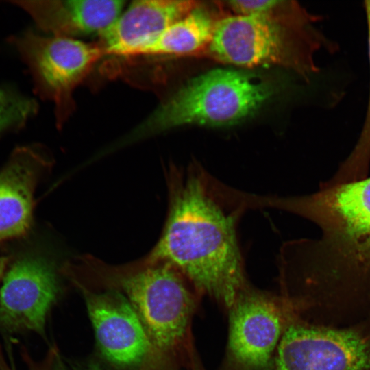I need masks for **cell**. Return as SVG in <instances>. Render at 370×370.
Returning <instances> with one entry per match:
<instances>
[{"instance_id": "1", "label": "cell", "mask_w": 370, "mask_h": 370, "mask_svg": "<svg viewBox=\"0 0 370 370\" xmlns=\"http://www.w3.org/2000/svg\"><path fill=\"white\" fill-rule=\"evenodd\" d=\"M170 194L166 223L149 262L173 267L230 308L247 286L235 229L240 213L225 211L201 170L173 177Z\"/></svg>"}, {"instance_id": "2", "label": "cell", "mask_w": 370, "mask_h": 370, "mask_svg": "<svg viewBox=\"0 0 370 370\" xmlns=\"http://www.w3.org/2000/svg\"><path fill=\"white\" fill-rule=\"evenodd\" d=\"M266 206L301 216L321 230L319 238L287 245L288 261L337 273H370V177L321 186L303 196L268 197Z\"/></svg>"}, {"instance_id": "3", "label": "cell", "mask_w": 370, "mask_h": 370, "mask_svg": "<svg viewBox=\"0 0 370 370\" xmlns=\"http://www.w3.org/2000/svg\"><path fill=\"white\" fill-rule=\"evenodd\" d=\"M307 11L286 17L229 15L218 20L206 49L221 62L244 68L282 65L305 79L319 72L314 54L333 45Z\"/></svg>"}, {"instance_id": "4", "label": "cell", "mask_w": 370, "mask_h": 370, "mask_svg": "<svg viewBox=\"0 0 370 370\" xmlns=\"http://www.w3.org/2000/svg\"><path fill=\"white\" fill-rule=\"evenodd\" d=\"M274 90L271 81L254 73L227 69L211 70L177 90L121 144L187 125H233L253 114Z\"/></svg>"}, {"instance_id": "5", "label": "cell", "mask_w": 370, "mask_h": 370, "mask_svg": "<svg viewBox=\"0 0 370 370\" xmlns=\"http://www.w3.org/2000/svg\"><path fill=\"white\" fill-rule=\"evenodd\" d=\"M119 287L148 337L147 360L164 364L184 345L194 308L193 296L180 273L159 263L121 278Z\"/></svg>"}, {"instance_id": "6", "label": "cell", "mask_w": 370, "mask_h": 370, "mask_svg": "<svg viewBox=\"0 0 370 370\" xmlns=\"http://www.w3.org/2000/svg\"><path fill=\"white\" fill-rule=\"evenodd\" d=\"M13 43L27 64L37 88L56 105L59 120L71 106V95L94 65L105 56L98 43L26 32Z\"/></svg>"}, {"instance_id": "7", "label": "cell", "mask_w": 370, "mask_h": 370, "mask_svg": "<svg viewBox=\"0 0 370 370\" xmlns=\"http://www.w3.org/2000/svg\"><path fill=\"white\" fill-rule=\"evenodd\" d=\"M227 359L235 370L273 369L286 325L277 299L246 286L231 306Z\"/></svg>"}, {"instance_id": "8", "label": "cell", "mask_w": 370, "mask_h": 370, "mask_svg": "<svg viewBox=\"0 0 370 370\" xmlns=\"http://www.w3.org/2000/svg\"><path fill=\"white\" fill-rule=\"evenodd\" d=\"M370 362L365 343L352 332L286 325L273 370H363Z\"/></svg>"}, {"instance_id": "9", "label": "cell", "mask_w": 370, "mask_h": 370, "mask_svg": "<svg viewBox=\"0 0 370 370\" xmlns=\"http://www.w3.org/2000/svg\"><path fill=\"white\" fill-rule=\"evenodd\" d=\"M58 292V280L50 262L33 256L18 260L0 288V328L10 332L42 333Z\"/></svg>"}, {"instance_id": "10", "label": "cell", "mask_w": 370, "mask_h": 370, "mask_svg": "<svg viewBox=\"0 0 370 370\" xmlns=\"http://www.w3.org/2000/svg\"><path fill=\"white\" fill-rule=\"evenodd\" d=\"M86 308L103 356L119 367L146 361L150 349L148 337L134 308L122 293L84 291Z\"/></svg>"}, {"instance_id": "11", "label": "cell", "mask_w": 370, "mask_h": 370, "mask_svg": "<svg viewBox=\"0 0 370 370\" xmlns=\"http://www.w3.org/2000/svg\"><path fill=\"white\" fill-rule=\"evenodd\" d=\"M199 2L183 0L133 1L105 30L98 44L106 56L135 57L166 28Z\"/></svg>"}, {"instance_id": "12", "label": "cell", "mask_w": 370, "mask_h": 370, "mask_svg": "<svg viewBox=\"0 0 370 370\" xmlns=\"http://www.w3.org/2000/svg\"><path fill=\"white\" fill-rule=\"evenodd\" d=\"M50 36L75 37L101 34L121 14L122 0L13 1Z\"/></svg>"}, {"instance_id": "13", "label": "cell", "mask_w": 370, "mask_h": 370, "mask_svg": "<svg viewBox=\"0 0 370 370\" xmlns=\"http://www.w3.org/2000/svg\"><path fill=\"white\" fill-rule=\"evenodd\" d=\"M43 159L31 148L17 149L0 172V243L29 228L34 191Z\"/></svg>"}, {"instance_id": "14", "label": "cell", "mask_w": 370, "mask_h": 370, "mask_svg": "<svg viewBox=\"0 0 370 370\" xmlns=\"http://www.w3.org/2000/svg\"><path fill=\"white\" fill-rule=\"evenodd\" d=\"M219 19L200 3L144 47L137 56H180L207 49Z\"/></svg>"}, {"instance_id": "15", "label": "cell", "mask_w": 370, "mask_h": 370, "mask_svg": "<svg viewBox=\"0 0 370 370\" xmlns=\"http://www.w3.org/2000/svg\"><path fill=\"white\" fill-rule=\"evenodd\" d=\"M367 25L368 56L369 62V86L367 106L358 138L347 158L340 165L334 175L322 183L330 186L358 181L367 177L370 165V1H364Z\"/></svg>"}, {"instance_id": "16", "label": "cell", "mask_w": 370, "mask_h": 370, "mask_svg": "<svg viewBox=\"0 0 370 370\" xmlns=\"http://www.w3.org/2000/svg\"><path fill=\"white\" fill-rule=\"evenodd\" d=\"M36 110V104L33 100L0 89V132L22 125Z\"/></svg>"}, {"instance_id": "17", "label": "cell", "mask_w": 370, "mask_h": 370, "mask_svg": "<svg viewBox=\"0 0 370 370\" xmlns=\"http://www.w3.org/2000/svg\"><path fill=\"white\" fill-rule=\"evenodd\" d=\"M284 1H230L228 7L238 15L272 16L282 7Z\"/></svg>"}, {"instance_id": "18", "label": "cell", "mask_w": 370, "mask_h": 370, "mask_svg": "<svg viewBox=\"0 0 370 370\" xmlns=\"http://www.w3.org/2000/svg\"><path fill=\"white\" fill-rule=\"evenodd\" d=\"M29 365V370H44L43 368L41 369V367H37V366H33L32 364V362L30 360H27ZM0 370H16V369L12 366L10 365L5 357L3 356V354L1 352V348L0 346Z\"/></svg>"}, {"instance_id": "19", "label": "cell", "mask_w": 370, "mask_h": 370, "mask_svg": "<svg viewBox=\"0 0 370 370\" xmlns=\"http://www.w3.org/2000/svg\"><path fill=\"white\" fill-rule=\"evenodd\" d=\"M8 260L7 257L0 256V279L5 270Z\"/></svg>"}, {"instance_id": "20", "label": "cell", "mask_w": 370, "mask_h": 370, "mask_svg": "<svg viewBox=\"0 0 370 370\" xmlns=\"http://www.w3.org/2000/svg\"><path fill=\"white\" fill-rule=\"evenodd\" d=\"M85 370H101L98 366L96 365H92L90 367H88Z\"/></svg>"}]
</instances>
